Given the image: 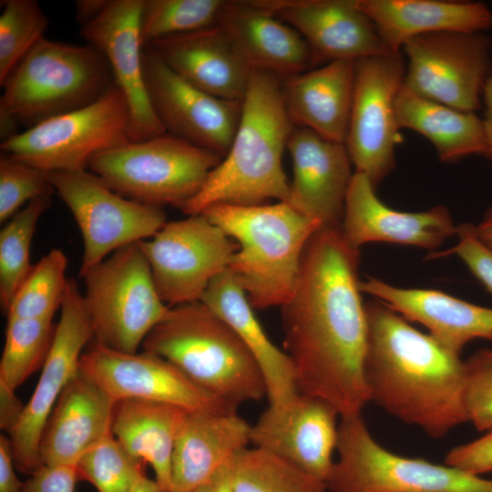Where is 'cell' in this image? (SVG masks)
Here are the masks:
<instances>
[{"label": "cell", "instance_id": "1", "mask_svg": "<svg viewBox=\"0 0 492 492\" xmlns=\"http://www.w3.org/2000/svg\"><path fill=\"white\" fill-rule=\"evenodd\" d=\"M359 261V249L342 227L319 228L302 252L294 291L282 306L284 348L298 392L329 403L340 417L361 414L370 402Z\"/></svg>", "mask_w": 492, "mask_h": 492}, {"label": "cell", "instance_id": "2", "mask_svg": "<svg viewBox=\"0 0 492 492\" xmlns=\"http://www.w3.org/2000/svg\"><path fill=\"white\" fill-rule=\"evenodd\" d=\"M370 402L434 438L467 422L465 361L379 301L365 303Z\"/></svg>", "mask_w": 492, "mask_h": 492}, {"label": "cell", "instance_id": "3", "mask_svg": "<svg viewBox=\"0 0 492 492\" xmlns=\"http://www.w3.org/2000/svg\"><path fill=\"white\" fill-rule=\"evenodd\" d=\"M294 127L285 108L282 77L253 69L229 151L180 210L195 215L214 204L287 203L290 181L282 159Z\"/></svg>", "mask_w": 492, "mask_h": 492}, {"label": "cell", "instance_id": "4", "mask_svg": "<svg viewBox=\"0 0 492 492\" xmlns=\"http://www.w3.org/2000/svg\"><path fill=\"white\" fill-rule=\"evenodd\" d=\"M201 213L237 242L227 269L252 308L282 307L294 291L304 248L322 225L282 201L214 204Z\"/></svg>", "mask_w": 492, "mask_h": 492}, {"label": "cell", "instance_id": "5", "mask_svg": "<svg viewBox=\"0 0 492 492\" xmlns=\"http://www.w3.org/2000/svg\"><path fill=\"white\" fill-rule=\"evenodd\" d=\"M142 349L169 361L199 386L237 407L267 395L262 374L245 344L201 301L169 307Z\"/></svg>", "mask_w": 492, "mask_h": 492}, {"label": "cell", "instance_id": "6", "mask_svg": "<svg viewBox=\"0 0 492 492\" xmlns=\"http://www.w3.org/2000/svg\"><path fill=\"white\" fill-rule=\"evenodd\" d=\"M115 85L106 56L93 45L43 37L1 85L0 111L29 128L92 104Z\"/></svg>", "mask_w": 492, "mask_h": 492}, {"label": "cell", "instance_id": "7", "mask_svg": "<svg viewBox=\"0 0 492 492\" xmlns=\"http://www.w3.org/2000/svg\"><path fill=\"white\" fill-rule=\"evenodd\" d=\"M222 159L166 132L98 152L87 169L125 198L180 210L200 192Z\"/></svg>", "mask_w": 492, "mask_h": 492}, {"label": "cell", "instance_id": "8", "mask_svg": "<svg viewBox=\"0 0 492 492\" xmlns=\"http://www.w3.org/2000/svg\"><path fill=\"white\" fill-rule=\"evenodd\" d=\"M336 452L329 492H492L490 479L385 449L362 413L341 417Z\"/></svg>", "mask_w": 492, "mask_h": 492}, {"label": "cell", "instance_id": "9", "mask_svg": "<svg viewBox=\"0 0 492 492\" xmlns=\"http://www.w3.org/2000/svg\"><path fill=\"white\" fill-rule=\"evenodd\" d=\"M81 278L94 341L108 348L137 353L169 310L157 292L139 242L115 251Z\"/></svg>", "mask_w": 492, "mask_h": 492}, {"label": "cell", "instance_id": "10", "mask_svg": "<svg viewBox=\"0 0 492 492\" xmlns=\"http://www.w3.org/2000/svg\"><path fill=\"white\" fill-rule=\"evenodd\" d=\"M131 113L113 86L92 104L36 124L1 142V152L46 172L87 169L97 153L131 141Z\"/></svg>", "mask_w": 492, "mask_h": 492}, {"label": "cell", "instance_id": "11", "mask_svg": "<svg viewBox=\"0 0 492 492\" xmlns=\"http://www.w3.org/2000/svg\"><path fill=\"white\" fill-rule=\"evenodd\" d=\"M49 178L82 236L79 277L119 248L151 238L167 223L161 207L121 196L87 169L51 172Z\"/></svg>", "mask_w": 492, "mask_h": 492}, {"label": "cell", "instance_id": "12", "mask_svg": "<svg viewBox=\"0 0 492 492\" xmlns=\"http://www.w3.org/2000/svg\"><path fill=\"white\" fill-rule=\"evenodd\" d=\"M402 49L407 60L404 89L460 111L480 108L492 69V37L487 32L428 33Z\"/></svg>", "mask_w": 492, "mask_h": 492}, {"label": "cell", "instance_id": "13", "mask_svg": "<svg viewBox=\"0 0 492 492\" xmlns=\"http://www.w3.org/2000/svg\"><path fill=\"white\" fill-rule=\"evenodd\" d=\"M406 71L401 52L354 63V84L345 147L355 172L374 188L394 170L399 125L395 100Z\"/></svg>", "mask_w": 492, "mask_h": 492}, {"label": "cell", "instance_id": "14", "mask_svg": "<svg viewBox=\"0 0 492 492\" xmlns=\"http://www.w3.org/2000/svg\"><path fill=\"white\" fill-rule=\"evenodd\" d=\"M139 245L157 292L169 307L201 301L238 250L237 242L203 213L167 222Z\"/></svg>", "mask_w": 492, "mask_h": 492}, {"label": "cell", "instance_id": "15", "mask_svg": "<svg viewBox=\"0 0 492 492\" xmlns=\"http://www.w3.org/2000/svg\"><path fill=\"white\" fill-rule=\"evenodd\" d=\"M60 309L40 378L19 423L9 434L15 467L29 476L44 466L39 447L46 424L64 388L79 373L85 347L94 340L83 294L73 279Z\"/></svg>", "mask_w": 492, "mask_h": 492}, {"label": "cell", "instance_id": "16", "mask_svg": "<svg viewBox=\"0 0 492 492\" xmlns=\"http://www.w3.org/2000/svg\"><path fill=\"white\" fill-rule=\"evenodd\" d=\"M92 342L81 355L79 371L116 402L140 399L171 404L189 411L237 412V406L210 394L157 354L146 351L122 353Z\"/></svg>", "mask_w": 492, "mask_h": 492}, {"label": "cell", "instance_id": "17", "mask_svg": "<svg viewBox=\"0 0 492 492\" xmlns=\"http://www.w3.org/2000/svg\"><path fill=\"white\" fill-rule=\"evenodd\" d=\"M142 67L150 105L166 132L223 158L236 133L242 101L192 86L148 46L143 47Z\"/></svg>", "mask_w": 492, "mask_h": 492}, {"label": "cell", "instance_id": "18", "mask_svg": "<svg viewBox=\"0 0 492 492\" xmlns=\"http://www.w3.org/2000/svg\"><path fill=\"white\" fill-rule=\"evenodd\" d=\"M338 416L329 403L298 393L269 405L251 425V442L326 483L334 462Z\"/></svg>", "mask_w": 492, "mask_h": 492}, {"label": "cell", "instance_id": "19", "mask_svg": "<svg viewBox=\"0 0 492 492\" xmlns=\"http://www.w3.org/2000/svg\"><path fill=\"white\" fill-rule=\"evenodd\" d=\"M308 44L313 66L390 54L358 0H256Z\"/></svg>", "mask_w": 492, "mask_h": 492}, {"label": "cell", "instance_id": "20", "mask_svg": "<svg viewBox=\"0 0 492 492\" xmlns=\"http://www.w3.org/2000/svg\"><path fill=\"white\" fill-rule=\"evenodd\" d=\"M141 6L142 0H108L95 18L80 26L81 36L106 56L116 85L127 97L131 141L166 133L152 109L144 81Z\"/></svg>", "mask_w": 492, "mask_h": 492}, {"label": "cell", "instance_id": "21", "mask_svg": "<svg viewBox=\"0 0 492 492\" xmlns=\"http://www.w3.org/2000/svg\"><path fill=\"white\" fill-rule=\"evenodd\" d=\"M287 149L292 160L287 203L322 227L341 228L354 175L345 144L295 126Z\"/></svg>", "mask_w": 492, "mask_h": 492}, {"label": "cell", "instance_id": "22", "mask_svg": "<svg viewBox=\"0 0 492 492\" xmlns=\"http://www.w3.org/2000/svg\"><path fill=\"white\" fill-rule=\"evenodd\" d=\"M456 230L446 207L418 212L394 210L378 199L365 175L354 172L342 222V231L354 247L389 242L432 250L456 234Z\"/></svg>", "mask_w": 492, "mask_h": 492}, {"label": "cell", "instance_id": "23", "mask_svg": "<svg viewBox=\"0 0 492 492\" xmlns=\"http://www.w3.org/2000/svg\"><path fill=\"white\" fill-rule=\"evenodd\" d=\"M146 46L192 86L218 97L242 101L252 69L218 25L166 36Z\"/></svg>", "mask_w": 492, "mask_h": 492}, {"label": "cell", "instance_id": "24", "mask_svg": "<svg viewBox=\"0 0 492 492\" xmlns=\"http://www.w3.org/2000/svg\"><path fill=\"white\" fill-rule=\"evenodd\" d=\"M359 287L405 320L426 327L431 336L455 354H460L472 340L492 341V308L438 290L401 288L373 277L360 281Z\"/></svg>", "mask_w": 492, "mask_h": 492}, {"label": "cell", "instance_id": "25", "mask_svg": "<svg viewBox=\"0 0 492 492\" xmlns=\"http://www.w3.org/2000/svg\"><path fill=\"white\" fill-rule=\"evenodd\" d=\"M217 25L252 70L283 78L314 67L303 37L254 1H225Z\"/></svg>", "mask_w": 492, "mask_h": 492}, {"label": "cell", "instance_id": "26", "mask_svg": "<svg viewBox=\"0 0 492 492\" xmlns=\"http://www.w3.org/2000/svg\"><path fill=\"white\" fill-rule=\"evenodd\" d=\"M117 402L80 371L66 385L46 424L40 456L44 465H75L112 431Z\"/></svg>", "mask_w": 492, "mask_h": 492}, {"label": "cell", "instance_id": "27", "mask_svg": "<svg viewBox=\"0 0 492 492\" xmlns=\"http://www.w3.org/2000/svg\"><path fill=\"white\" fill-rule=\"evenodd\" d=\"M250 442L251 425L237 412L189 411L174 446L170 492L209 485Z\"/></svg>", "mask_w": 492, "mask_h": 492}, {"label": "cell", "instance_id": "28", "mask_svg": "<svg viewBox=\"0 0 492 492\" xmlns=\"http://www.w3.org/2000/svg\"><path fill=\"white\" fill-rule=\"evenodd\" d=\"M354 63L333 61L282 78L285 108L295 126L336 142H345Z\"/></svg>", "mask_w": 492, "mask_h": 492}, {"label": "cell", "instance_id": "29", "mask_svg": "<svg viewBox=\"0 0 492 492\" xmlns=\"http://www.w3.org/2000/svg\"><path fill=\"white\" fill-rule=\"evenodd\" d=\"M358 5L392 53H399L410 39L428 33L492 28V12L480 2L358 0Z\"/></svg>", "mask_w": 492, "mask_h": 492}, {"label": "cell", "instance_id": "30", "mask_svg": "<svg viewBox=\"0 0 492 492\" xmlns=\"http://www.w3.org/2000/svg\"><path fill=\"white\" fill-rule=\"evenodd\" d=\"M201 302L233 328L249 350L262 374L269 405L284 403L299 393L290 357L269 339L228 269L210 282Z\"/></svg>", "mask_w": 492, "mask_h": 492}, {"label": "cell", "instance_id": "31", "mask_svg": "<svg viewBox=\"0 0 492 492\" xmlns=\"http://www.w3.org/2000/svg\"><path fill=\"white\" fill-rule=\"evenodd\" d=\"M188 412L175 405L140 399H123L115 405L113 435L134 458L152 466L161 492H170L174 446Z\"/></svg>", "mask_w": 492, "mask_h": 492}, {"label": "cell", "instance_id": "32", "mask_svg": "<svg viewBox=\"0 0 492 492\" xmlns=\"http://www.w3.org/2000/svg\"><path fill=\"white\" fill-rule=\"evenodd\" d=\"M395 114L399 128L426 138L442 162L484 154L482 119L476 112L460 111L401 87L395 100Z\"/></svg>", "mask_w": 492, "mask_h": 492}, {"label": "cell", "instance_id": "33", "mask_svg": "<svg viewBox=\"0 0 492 492\" xmlns=\"http://www.w3.org/2000/svg\"><path fill=\"white\" fill-rule=\"evenodd\" d=\"M234 492H327L326 483L262 448H244L231 463Z\"/></svg>", "mask_w": 492, "mask_h": 492}, {"label": "cell", "instance_id": "34", "mask_svg": "<svg viewBox=\"0 0 492 492\" xmlns=\"http://www.w3.org/2000/svg\"><path fill=\"white\" fill-rule=\"evenodd\" d=\"M51 206V194L26 204L0 231V303L5 313L31 272L30 249L41 216Z\"/></svg>", "mask_w": 492, "mask_h": 492}, {"label": "cell", "instance_id": "35", "mask_svg": "<svg viewBox=\"0 0 492 492\" xmlns=\"http://www.w3.org/2000/svg\"><path fill=\"white\" fill-rule=\"evenodd\" d=\"M51 318H7L0 361V382L15 390L42 368L51 348L56 324Z\"/></svg>", "mask_w": 492, "mask_h": 492}, {"label": "cell", "instance_id": "36", "mask_svg": "<svg viewBox=\"0 0 492 492\" xmlns=\"http://www.w3.org/2000/svg\"><path fill=\"white\" fill-rule=\"evenodd\" d=\"M67 268L64 251L52 249L34 265L5 313L6 318L53 319L67 294Z\"/></svg>", "mask_w": 492, "mask_h": 492}, {"label": "cell", "instance_id": "37", "mask_svg": "<svg viewBox=\"0 0 492 492\" xmlns=\"http://www.w3.org/2000/svg\"><path fill=\"white\" fill-rule=\"evenodd\" d=\"M222 0H142L140 38L143 47L173 35L218 24Z\"/></svg>", "mask_w": 492, "mask_h": 492}, {"label": "cell", "instance_id": "38", "mask_svg": "<svg viewBox=\"0 0 492 492\" xmlns=\"http://www.w3.org/2000/svg\"><path fill=\"white\" fill-rule=\"evenodd\" d=\"M144 462L134 458L112 431L89 448L77 462L79 479L98 492H131L145 477Z\"/></svg>", "mask_w": 492, "mask_h": 492}, {"label": "cell", "instance_id": "39", "mask_svg": "<svg viewBox=\"0 0 492 492\" xmlns=\"http://www.w3.org/2000/svg\"><path fill=\"white\" fill-rule=\"evenodd\" d=\"M49 20L36 0H5L0 15V85L43 38Z\"/></svg>", "mask_w": 492, "mask_h": 492}, {"label": "cell", "instance_id": "40", "mask_svg": "<svg viewBox=\"0 0 492 492\" xmlns=\"http://www.w3.org/2000/svg\"><path fill=\"white\" fill-rule=\"evenodd\" d=\"M49 173L2 153L0 156V221L14 217L24 205L53 194Z\"/></svg>", "mask_w": 492, "mask_h": 492}, {"label": "cell", "instance_id": "41", "mask_svg": "<svg viewBox=\"0 0 492 492\" xmlns=\"http://www.w3.org/2000/svg\"><path fill=\"white\" fill-rule=\"evenodd\" d=\"M465 407L467 422L477 431L492 430V347L465 361Z\"/></svg>", "mask_w": 492, "mask_h": 492}, {"label": "cell", "instance_id": "42", "mask_svg": "<svg viewBox=\"0 0 492 492\" xmlns=\"http://www.w3.org/2000/svg\"><path fill=\"white\" fill-rule=\"evenodd\" d=\"M456 235L458 241L453 248L433 252L428 258L458 256L485 289L492 293V250L478 240L471 223L458 225Z\"/></svg>", "mask_w": 492, "mask_h": 492}, {"label": "cell", "instance_id": "43", "mask_svg": "<svg viewBox=\"0 0 492 492\" xmlns=\"http://www.w3.org/2000/svg\"><path fill=\"white\" fill-rule=\"evenodd\" d=\"M445 464L476 476L492 472V430L471 442L450 449Z\"/></svg>", "mask_w": 492, "mask_h": 492}, {"label": "cell", "instance_id": "44", "mask_svg": "<svg viewBox=\"0 0 492 492\" xmlns=\"http://www.w3.org/2000/svg\"><path fill=\"white\" fill-rule=\"evenodd\" d=\"M75 465H44L23 483L22 492H75Z\"/></svg>", "mask_w": 492, "mask_h": 492}, {"label": "cell", "instance_id": "45", "mask_svg": "<svg viewBox=\"0 0 492 492\" xmlns=\"http://www.w3.org/2000/svg\"><path fill=\"white\" fill-rule=\"evenodd\" d=\"M10 437L0 436V492H22L23 483L16 477Z\"/></svg>", "mask_w": 492, "mask_h": 492}, {"label": "cell", "instance_id": "46", "mask_svg": "<svg viewBox=\"0 0 492 492\" xmlns=\"http://www.w3.org/2000/svg\"><path fill=\"white\" fill-rule=\"evenodd\" d=\"M15 391L0 382V427L8 434L15 428L25 409Z\"/></svg>", "mask_w": 492, "mask_h": 492}, {"label": "cell", "instance_id": "47", "mask_svg": "<svg viewBox=\"0 0 492 492\" xmlns=\"http://www.w3.org/2000/svg\"><path fill=\"white\" fill-rule=\"evenodd\" d=\"M482 102L485 108L484 118H481L485 137L483 156L492 161V69L484 87Z\"/></svg>", "mask_w": 492, "mask_h": 492}, {"label": "cell", "instance_id": "48", "mask_svg": "<svg viewBox=\"0 0 492 492\" xmlns=\"http://www.w3.org/2000/svg\"><path fill=\"white\" fill-rule=\"evenodd\" d=\"M108 0H78L76 3V19L81 25L95 18L105 7Z\"/></svg>", "mask_w": 492, "mask_h": 492}, {"label": "cell", "instance_id": "49", "mask_svg": "<svg viewBox=\"0 0 492 492\" xmlns=\"http://www.w3.org/2000/svg\"><path fill=\"white\" fill-rule=\"evenodd\" d=\"M231 461L222 466L211 479L210 483L211 492H234L231 468Z\"/></svg>", "mask_w": 492, "mask_h": 492}, {"label": "cell", "instance_id": "50", "mask_svg": "<svg viewBox=\"0 0 492 492\" xmlns=\"http://www.w3.org/2000/svg\"><path fill=\"white\" fill-rule=\"evenodd\" d=\"M474 231L478 240L492 250V208L486 211L477 225H474Z\"/></svg>", "mask_w": 492, "mask_h": 492}, {"label": "cell", "instance_id": "51", "mask_svg": "<svg viewBox=\"0 0 492 492\" xmlns=\"http://www.w3.org/2000/svg\"><path fill=\"white\" fill-rule=\"evenodd\" d=\"M131 492H161L155 480L143 477Z\"/></svg>", "mask_w": 492, "mask_h": 492}, {"label": "cell", "instance_id": "52", "mask_svg": "<svg viewBox=\"0 0 492 492\" xmlns=\"http://www.w3.org/2000/svg\"><path fill=\"white\" fill-rule=\"evenodd\" d=\"M188 492H211L210 485L202 486Z\"/></svg>", "mask_w": 492, "mask_h": 492}]
</instances>
